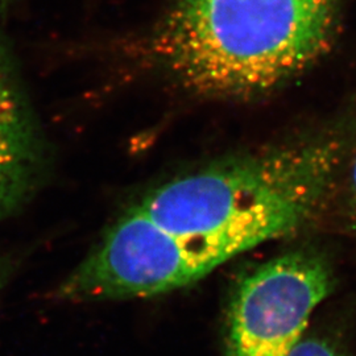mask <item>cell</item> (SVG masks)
Masks as SVG:
<instances>
[{
    "label": "cell",
    "mask_w": 356,
    "mask_h": 356,
    "mask_svg": "<svg viewBox=\"0 0 356 356\" xmlns=\"http://www.w3.org/2000/svg\"><path fill=\"white\" fill-rule=\"evenodd\" d=\"M347 0H170L154 64L179 88L238 99L279 89L330 48Z\"/></svg>",
    "instance_id": "cell-2"
},
{
    "label": "cell",
    "mask_w": 356,
    "mask_h": 356,
    "mask_svg": "<svg viewBox=\"0 0 356 356\" xmlns=\"http://www.w3.org/2000/svg\"><path fill=\"white\" fill-rule=\"evenodd\" d=\"M15 268H16V260L13 256L10 254L0 256V296L4 291V288L7 286L8 281L11 280Z\"/></svg>",
    "instance_id": "cell-7"
},
{
    "label": "cell",
    "mask_w": 356,
    "mask_h": 356,
    "mask_svg": "<svg viewBox=\"0 0 356 356\" xmlns=\"http://www.w3.org/2000/svg\"><path fill=\"white\" fill-rule=\"evenodd\" d=\"M347 227L356 238V140L347 157L338 185Z\"/></svg>",
    "instance_id": "cell-5"
},
{
    "label": "cell",
    "mask_w": 356,
    "mask_h": 356,
    "mask_svg": "<svg viewBox=\"0 0 356 356\" xmlns=\"http://www.w3.org/2000/svg\"><path fill=\"white\" fill-rule=\"evenodd\" d=\"M291 356H344L342 348L323 335H305Z\"/></svg>",
    "instance_id": "cell-6"
},
{
    "label": "cell",
    "mask_w": 356,
    "mask_h": 356,
    "mask_svg": "<svg viewBox=\"0 0 356 356\" xmlns=\"http://www.w3.org/2000/svg\"><path fill=\"white\" fill-rule=\"evenodd\" d=\"M48 163L38 116L0 38V222L32 201L47 177Z\"/></svg>",
    "instance_id": "cell-4"
},
{
    "label": "cell",
    "mask_w": 356,
    "mask_h": 356,
    "mask_svg": "<svg viewBox=\"0 0 356 356\" xmlns=\"http://www.w3.org/2000/svg\"><path fill=\"white\" fill-rule=\"evenodd\" d=\"M355 140L356 106L326 127L157 185L103 232L65 296L82 304L172 292L304 229L338 191Z\"/></svg>",
    "instance_id": "cell-1"
},
{
    "label": "cell",
    "mask_w": 356,
    "mask_h": 356,
    "mask_svg": "<svg viewBox=\"0 0 356 356\" xmlns=\"http://www.w3.org/2000/svg\"><path fill=\"white\" fill-rule=\"evenodd\" d=\"M334 282L329 260L313 250L280 254L248 272L231 298L226 356H291Z\"/></svg>",
    "instance_id": "cell-3"
}]
</instances>
